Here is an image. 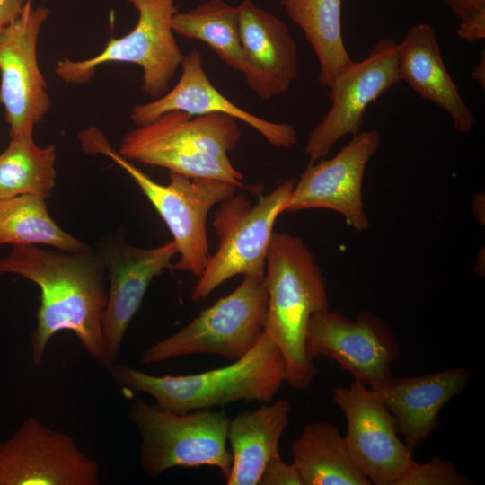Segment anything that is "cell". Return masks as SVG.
<instances>
[{
    "instance_id": "cell-1",
    "label": "cell",
    "mask_w": 485,
    "mask_h": 485,
    "mask_svg": "<svg viewBox=\"0 0 485 485\" xmlns=\"http://www.w3.org/2000/svg\"><path fill=\"white\" fill-rule=\"evenodd\" d=\"M102 256L92 251L60 252L36 245H14L0 258V274L12 273L40 289L37 325L31 335L32 362L39 366L50 339L73 331L84 350L109 371L102 331L108 294Z\"/></svg>"
},
{
    "instance_id": "cell-2",
    "label": "cell",
    "mask_w": 485,
    "mask_h": 485,
    "mask_svg": "<svg viewBox=\"0 0 485 485\" xmlns=\"http://www.w3.org/2000/svg\"><path fill=\"white\" fill-rule=\"evenodd\" d=\"M263 283L267 306L263 331L286 363V383L309 388L317 370L306 349L312 316L330 308L326 278L302 237L273 233Z\"/></svg>"
},
{
    "instance_id": "cell-3",
    "label": "cell",
    "mask_w": 485,
    "mask_h": 485,
    "mask_svg": "<svg viewBox=\"0 0 485 485\" xmlns=\"http://www.w3.org/2000/svg\"><path fill=\"white\" fill-rule=\"evenodd\" d=\"M109 372L123 389L146 393L161 410L178 414L239 401L270 402L287 379L284 358L264 331L244 356L220 368L158 376L113 364Z\"/></svg>"
},
{
    "instance_id": "cell-4",
    "label": "cell",
    "mask_w": 485,
    "mask_h": 485,
    "mask_svg": "<svg viewBox=\"0 0 485 485\" xmlns=\"http://www.w3.org/2000/svg\"><path fill=\"white\" fill-rule=\"evenodd\" d=\"M241 136L231 116L171 110L127 133L118 152L128 161L242 188L243 175L228 157Z\"/></svg>"
},
{
    "instance_id": "cell-5",
    "label": "cell",
    "mask_w": 485,
    "mask_h": 485,
    "mask_svg": "<svg viewBox=\"0 0 485 485\" xmlns=\"http://www.w3.org/2000/svg\"><path fill=\"white\" fill-rule=\"evenodd\" d=\"M78 137L85 153L105 155L128 172L165 222L179 255L172 269L199 277L211 256L207 235V215L215 205L234 196L236 187L222 181L174 172H170V182L163 185L121 156L97 128L89 127Z\"/></svg>"
},
{
    "instance_id": "cell-6",
    "label": "cell",
    "mask_w": 485,
    "mask_h": 485,
    "mask_svg": "<svg viewBox=\"0 0 485 485\" xmlns=\"http://www.w3.org/2000/svg\"><path fill=\"white\" fill-rule=\"evenodd\" d=\"M128 418L141 439V467L150 477L176 467L209 466L218 469L225 480L228 478L231 419L224 410L202 409L178 414L137 398L129 406Z\"/></svg>"
},
{
    "instance_id": "cell-7",
    "label": "cell",
    "mask_w": 485,
    "mask_h": 485,
    "mask_svg": "<svg viewBox=\"0 0 485 485\" xmlns=\"http://www.w3.org/2000/svg\"><path fill=\"white\" fill-rule=\"evenodd\" d=\"M295 182L283 181L255 204L242 193L218 204L212 221L218 247L191 292L193 302L204 301L234 276L263 279L273 227Z\"/></svg>"
},
{
    "instance_id": "cell-8",
    "label": "cell",
    "mask_w": 485,
    "mask_h": 485,
    "mask_svg": "<svg viewBox=\"0 0 485 485\" xmlns=\"http://www.w3.org/2000/svg\"><path fill=\"white\" fill-rule=\"evenodd\" d=\"M137 12V24L120 38H110L98 55L83 60L63 58L55 67L66 84H84L100 66L131 63L142 68V90L154 99L168 90L183 55L172 27L176 0H127Z\"/></svg>"
},
{
    "instance_id": "cell-9",
    "label": "cell",
    "mask_w": 485,
    "mask_h": 485,
    "mask_svg": "<svg viewBox=\"0 0 485 485\" xmlns=\"http://www.w3.org/2000/svg\"><path fill=\"white\" fill-rule=\"evenodd\" d=\"M267 298L263 279L244 277L231 294L203 310L176 333L144 350L141 362L158 363L195 354L239 359L263 332Z\"/></svg>"
},
{
    "instance_id": "cell-10",
    "label": "cell",
    "mask_w": 485,
    "mask_h": 485,
    "mask_svg": "<svg viewBox=\"0 0 485 485\" xmlns=\"http://www.w3.org/2000/svg\"><path fill=\"white\" fill-rule=\"evenodd\" d=\"M48 14V8L27 4L0 31V104L10 138L32 135L51 106L37 55L40 31Z\"/></svg>"
},
{
    "instance_id": "cell-11",
    "label": "cell",
    "mask_w": 485,
    "mask_h": 485,
    "mask_svg": "<svg viewBox=\"0 0 485 485\" xmlns=\"http://www.w3.org/2000/svg\"><path fill=\"white\" fill-rule=\"evenodd\" d=\"M306 349L312 359L330 357L369 387L390 380L392 365L401 356L400 343L384 319L362 311L349 320L330 308L312 316Z\"/></svg>"
},
{
    "instance_id": "cell-12",
    "label": "cell",
    "mask_w": 485,
    "mask_h": 485,
    "mask_svg": "<svg viewBox=\"0 0 485 485\" xmlns=\"http://www.w3.org/2000/svg\"><path fill=\"white\" fill-rule=\"evenodd\" d=\"M332 398L345 415L344 440L357 467L371 484L396 485L414 460L397 435L392 412L369 386L355 379L348 387H334Z\"/></svg>"
},
{
    "instance_id": "cell-13",
    "label": "cell",
    "mask_w": 485,
    "mask_h": 485,
    "mask_svg": "<svg viewBox=\"0 0 485 485\" xmlns=\"http://www.w3.org/2000/svg\"><path fill=\"white\" fill-rule=\"evenodd\" d=\"M100 467L69 436L26 419L0 442V485H99Z\"/></svg>"
},
{
    "instance_id": "cell-14",
    "label": "cell",
    "mask_w": 485,
    "mask_h": 485,
    "mask_svg": "<svg viewBox=\"0 0 485 485\" xmlns=\"http://www.w3.org/2000/svg\"><path fill=\"white\" fill-rule=\"evenodd\" d=\"M398 43L380 40L366 57L343 72L330 87L331 107L307 137L309 163L325 158L342 137L360 131L368 105L399 83Z\"/></svg>"
},
{
    "instance_id": "cell-15",
    "label": "cell",
    "mask_w": 485,
    "mask_h": 485,
    "mask_svg": "<svg viewBox=\"0 0 485 485\" xmlns=\"http://www.w3.org/2000/svg\"><path fill=\"white\" fill-rule=\"evenodd\" d=\"M380 144L379 131H359L331 158L309 163L296 181L283 213L329 209L341 215L355 232L367 230L370 224L362 184L366 165Z\"/></svg>"
},
{
    "instance_id": "cell-16",
    "label": "cell",
    "mask_w": 485,
    "mask_h": 485,
    "mask_svg": "<svg viewBox=\"0 0 485 485\" xmlns=\"http://www.w3.org/2000/svg\"><path fill=\"white\" fill-rule=\"evenodd\" d=\"M177 255L173 241L151 249L124 242L110 246L102 259L110 278L102 331L107 357L111 365L118 358L126 331L139 309L151 281L171 269Z\"/></svg>"
},
{
    "instance_id": "cell-17",
    "label": "cell",
    "mask_w": 485,
    "mask_h": 485,
    "mask_svg": "<svg viewBox=\"0 0 485 485\" xmlns=\"http://www.w3.org/2000/svg\"><path fill=\"white\" fill-rule=\"evenodd\" d=\"M181 67V75L172 89L160 98L133 107L130 119L137 127L149 123L171 110H181L190 115L222 113L251 126L275 147L290 149L296 146L298 137L292 124L260 118L224 96L208 79L199 50L192 49L185 55Z\"/></svg>"
},
{
    "instance_id": "cell-18",
    "label": "cell",
    "mask_w": 485,
    "mask_h": 485,
    "mask_svg": "<svg viewBox=\"0 0 485 485\" xmlns=\"http://www.w3.org/2000/svg\"><path fill=\"white\" fill-rule=\"evenodd\" d=\"M237 6L246 84L266 101L287 93L298 73L297 48L287 24L251 0Z\"/></svg>"
},
{
    "instance_id": "cell-19",
    "label": "cell",
    "mask_w": 485,
    "mask_h": 485,
    "mask_svg": "<svg viewBox=\"0 0 485 485\" xmlns=\"http://www.w3.org/2000/svg\"><path fill=\"white\" fill-rule=\"evenodd\" d=\"M470 378V370L459 366L418 376H392L370 388L392 412L398 432L413 452L436 428L441 410L465 388Z\"/></svg>"
},
{
    "instance_id": "cell-20",
    "label": "cell",
    "mask_w": 485,
    "mask_h": 485,
    "mask_svg": "<svg viewBox=\"0 0 485 485\" xmlns=\"http://www.w3.org/2000/svg\"><path fill=\"white\" fill-rule=\"evenodd\" d=\"M397 49L400 80L445 110L457 132L469 133L475 117L444 64L434 28L428 23L412 26Z\"/></svg>"
},
{
    "instance_id": "cell-21",
    "label": "cell",
    "mask_w": 485,
    "mask_h": 485,
    "mask_svg": "<svg viewBox=\"0 0 485 485\" xmlns=\"http://www.w3.org/2000/svg\"><path fill=\"white\" fill-rule=\"evenodd\" d=\"M290 410L287 401L277 400L230 419L227 442L232 465L227 485H259L266 464L280 455L279 442L288 426Z\"/></svg>"
},
{
    "instance_id": "cell-22",
    "label": "cell",
    "mask_w": 485,
    "mask_h": 485,
    "mask_svg": "<svg viewBox=\"0 0 485 485\" xmlns=\"http://www.w3.org/2000/svg\"><path fill=\"white\" fill-rule=\"evenodd\" d=\"M293 463L304 485H370L347 448L344 436L331 422L306 424L292 443Z\"/></svg>"
},
{
    "instance_id": "cell-23",
    "label": "cell",
    "mask_w": 485,
    "mask_h": 485,
    "mask_svg": "<svg viewBox=\"0 0 485 485\" xmlns=\"http://www.w3.org/2000/svg\"><path fill=\"white\" fill-rule=\"evenodd\" d=\"M280 4L318 59L320 84L331 87L354 62L341 34V0H281Z\"/></svg>"
},
{
    "instance_id": "cell-24",
    "label": "cell",
    "mask_w": 485,
    "mask_h": 485,
    "mask_svg": "<svg viewBox=\"0 0 485 485\" xmlns=\"http://www.w3.org/2000/svg\"><path fill=\"white\" fill-rule=\"evenodd\" d=\"M0 244H45L68 252L92 251L57 225L45 198L29 194L0 199Z\"/></svg>"
},
{
    "instance_id": "cell-25",
    "label": "cell",
    "mask_w": 485,
    "mask_h": 485,
    "mask_svg": "<svg viewBox=\"0 0 485 485\" xmlns=\"http://www.w3.org/2000/svg\"><path fill=\"white\" fill-rule=\"evenodd\" d=\"M56 146L36 145L32 135L10 138L0 154V199L20 195L47 198L56 181Z\"/></svg>"
},
{
    "instance_id": "cell-26",
    "label": "cell",
    "mask_w": 485,
    "mask_h": 485,
    "mask_svg": "<svg viewBox=\"0 0 485 485\" xmlns=\"http://www.w3.org/2000/svg\"><path fill=\"white\" fill-rule=\"evenodd\" d=\"M172 27L179 36L203 41L233 69L242 72L239 10L224 0H208L188 12H177Z\"/></svg>"
},
{
    "instance_id": "cell-27",
    "label": "cell",
    "mask_w": 485,
    "mask_h": 485,
    "mask_svg": "<svg viewBox=\"0 0 485 485\" xmlns=\"http://www.w3.org/2000/svg\"><path fill=\"white\" fill-rule=\"evenodd\" d=\"M464 477L448 460L435 456L424 463H414L405 471L396 485H469Z\"/></svg>"
},
{
    "instance_id": "cell-28",
    "label": "cell",
    "mask_w": 485,
    "mask_h": 485,
    "mask_svg": "<svg viewBox=\"0 0 485 485\" xmlns=\"http://www.w3.org/2000/svg\"><path fill=\"white\" fill-rule=\"evenodd\" d=\"M259 485H304L303 479L292 463L277 456L269 461L260 476Z\"/></svg>"
},
{
    "instance_id": "cell-29",
    "label": "cell",
    "mask_w": 485,
    "mask_h": 485,
    "mask_svg": "<svg viewBox=\"0 0 485 485\" xmlns=\"http://www.w3.org/2000/svg\"><path fill=\"white\" fill-rule=\"evenodd\" d=\"M457 35L467 42L485 38V6L460 21Z\"/></svg>"
},
{
    "instance_id": "cell-30",
    "label": "cell",
    "mask_w": 485,
    "mask_h": 485,
    "mask_svg": "<svg viewBox=\"0 0 485 485\" xmlns=\"http://www.w3.org/2000/svg\"><path fill=\"white\" fill-rule=\"evenodd\" d=\"M444 2L460 21L485 6V0H444Z\"/></svg>"
},
{
    "instance_id": "cell-31",
    "label": "cell",
    "mask_w": 485,
    "mask_h": 485,
    "mask_svg": "<svg viewBox=\"0 0 485 485\" xmlns=\"http://www.w3.org/2000/svg\"><path fill=\"white\" fill-rule=\"evenodd\" d=\"M26 5V0H0V31L16 19Z\"/></svg>"
},
{
    "instance_id": "cell-32",
    "label": "cell",
    "mask_w": 485,
    "mask_h": 485,
    "mask_svg": "<svg viewBox=\"0 0 485 485\" xmlns=\"http://www.w3.org/2000/svg\"><path fill=\"white\" fill-rule=\"evenodd\" d=\"M481 61L480 63L475 66L471 72V77L474 79L476 82H478L481 86L482 87V90L485 89V54L484 50L482 51L481 55Z\"/></svg>"
},
{
    "instance_id": "cell-33",
    "label": "cell",
    "mask_w": 485,
    "mask_h": 485,
    "mask_svg": "<svg viewBox=\"0 0 485 485\" xmlns=\"http://www.w3.org/2000/svg\"><path fill=\"white\" fill-rule=\"evenodd\" d=\"M484 198H482L483 200ZM481 198H477V197L475 196V198H473V204H472V207L473 208H477L476 207H480L481 205ZM477 218L479 220L481 219V207H479V212H478V215H477Z\"/></svg>"
}]
</instances>
